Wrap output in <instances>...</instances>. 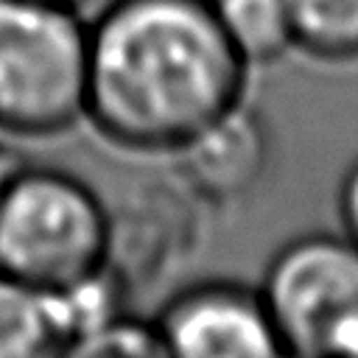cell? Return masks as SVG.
I'll use <instances>...</instances> for the list:
<instances>
[{
	"instance_id": "obj_1",
	"label": "cell",
	"mask_w": 358,
	"mask_h": 358,
	"mask_svg": "<svg viewBox=\"0 0 358 358\" xmlns=\"http://www.w3.org/2000/svg\"><path fill=\"white\" fill-rule=\"evenodd\" d=\"M249 64L213 0H109L87 22L84 117L129 151H176L243 101Z\"/></svg>"
},
{
	"instance_id": "obj_2",
	"label": "cell",
	"mask_w": 358,
	"mask_h": 358,
	"mask_svg": "<svg viewBox=\"0 0 358 358\" xmlns=\"http://www.w3.org/2000/svg\"><path fill=\"white\" fill-rule=\"evenodd\" d=\"M112 221L101 196L59 168H17L0 196V274L64 291L109 266Z\"/></svg>"
},
{
	"instance_id": "obj_3",
	"label": "cell",
	"mask_w": 358,
	"mask_h": 358,
	"mask_svg": "<svg viewBox=\"0 0 358 358\" xmlns=\"http://www.w3.org/2000/svg\"><path fill=\"white\" fill-rule=\"evenodd\" d=\"M87 109V20L73 6L0 0V134L53 137Z\"/></svg>"
},
{
	"instance_id": "obj_4",
	"label": "cell",
	"mask_w": 358,
	"mask_h": 358,
	"mask_svg": "<svg viewBox=\"0 0 358 358\" xmlns=\"http://www.w3.org/2000/svg\"><path fill=\"white\" fill-rule=\"evenodd\" d=\"M257 291L282 355H358V243L344 232L282 243Z\"/></svg>"
},
{
	"instance_id": "obj_5",
	"label": "cell",
	"mask_w": 358,
	"mask_h": 358,
	"mask_svg": "<svg viewBox=\"0 0 358 358\" xmlns=\"http://www.w3.org/2000/svg\"><path fill=\"white\" fill-rule=\"evenodd\" d=\"M165 355L274 358L282 355L257 288L210 280L173 294L154 319Z\"/></svg>"
},
{
	"instance_id": "obj_6",
	"label": "cell",
	"mask_w": 358,
	"mask_h": 358,
	"mask_svg": "<svg viewBox=\"0 0 358 358\" xmlns=\"http://www.w3.org/2000/svg\"><path fill=\"white\" fill-rule=\"evenodd\" d=\"M179 171L185 182L213 204H229L257 187L268 168L271 137L263 117L243 101L182 143Z\"/></svg>"
},
{
	"instance_id": "obj_7",
	"label": "cell",
	"mask_w": 358,
	"mask_h": 358,
	"mask_svg": "<svg viewBox=\"0 0 358 358\" xmlns=\"http://www.w3.org/2000/svg\"><path fill=\"white\" fill-rule=\"evenodd\" d=\"M70 333L56 291L0 274V358L67 355Z\"/></svg>"
},
{
	"instance_id": "obj_8",
	"label": "cell",
	"mask_w": 358,
	"mask_h": 358,
	"mask_svg": "<svg viewBox=\"0 0 358 358\" xmlns=\"http://www.w3.org/2000/svg\"><path fill=\"white\" fill-rule=\"evenodd\" d=\"M213 8L227 39L249 67L271 64L294 48L285 0H213Z\"/></svg>"
},
{
	"instance_id": "obj_9",
	"label": "cell",
	"mask_w": 358,
	"mask_h": 358,
	"mask_svg": "<svg viewBox=\"0 0 358 358\" xmlns=\"http://www.w3.org/2000/svg\"><path fill=\"white\" fill-rule=\"evenodd\" d=\"M294 48L322 62L358 59V0H285Z\"/></svg>"
},
{
	"instance_id": "obj_10",
	"label": "cell",
	"mask_w": 358,
	"mask_h": 358,
	"mask_svg": "<svg viewBox=\"0 0 358 358\" xmlns=\"http://www.w3.org/2000/svg\"><path fill=\"white\" fill-rule=\"evenodd\" d=\"M67 355H165L154 322H137L115 313L90 333H84Z\"/></svg>"
},
{
	"instance_id": "obj_11",
	"label": "cell",
	"mask_w": 358,
	"mask_h": 358,
	"mask_svg": "<svg viewBox=\"0 0 358 358\" xmlns=\"http://www.w3.org/2000/svg\"><path fill=\"white\" fill-rule=\"evenodd\" d=\"M338 218L341 232L358 243V159L347 168L341 187H338Z\"/></svg>"
},
{
	"instance_id": "obj_12",
	"label": "cell",
	"mask_w": 358,
	"mask_h": 358,
	"mask_svg": "<svg viewBox=\"0 0 358 358\" xmlns=\"http://www.w3.org/2000/svg\"><path fill=\"white\" fill-rule=\"evenodd\" d=\"M17 168H20V162H17V154L0 143V196H3V190H6L8 179L14 176V171H17Z\"/></svg>"
},
{
	"instance_id": "obj_13",
	"label": "cell",
	"mask_w": 358,
	"mask_h": 358,
	"mask_svg": "<svg viewBox=\"0 0 358 358\" xmlns=\"http://www.w3.org/2000/svg\"><path fill=\"white\" fill-rule=\"evenodd\" d=\"M48 3H62V6H73V8H78L84 0H48Z\"/></svg>"
}]
</instances>
